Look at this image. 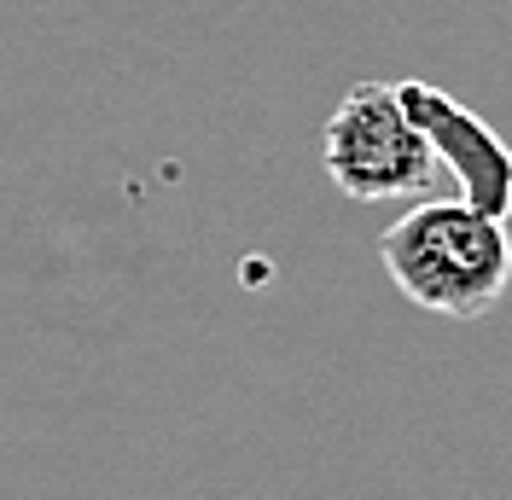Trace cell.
<instances>
[{"label": "cell", "instance_id": "1", "mask_svg": "<svg viewBox=\"0 0 512 500\" xmlns=\"http://www.w3.org/2000/svg\"><path fill=\"white\" fill-rule=\"evenodd\" d=\"M379 262L414 309L448 320H483L512 285V239L501 216L466 198H419L384 227Z\"/></svg>", "mask_w": 512, "mask_h": 500}, {"label": "cell", "instance_id": "2", "mask_svg": "<svg viewBox=\"0 0 512 500\" xmlns=\"http://www.w3.org/2000/svg\"><path fill=\"white\" fill-rule=\"evenodd\" d=\"M320 163L332 187L355 204L414 198L437 187V152L425 146L414 117L402 111L396 82H355L320 128Z\"/></svg>", "mask_w": 512, "mask_h": 500}, {"label": "cell", "instance_id": "3", "mask_svg": "<svg viewBox=\"0 0 512 500\" xmlns=\"http://www.w3.org/2000/svg\"><path fill=\"white\" fill-rule=\"evenodd\" d=\"M402 111L414 117V128L425 134V146L437 152L443 169H454L460 198L483 210V216H512V146L483 123L478 111H466L460 99H448L431 82H396Z\"/></svg>", "mask_w": 512, "mask_h": 500}]
</instances>
